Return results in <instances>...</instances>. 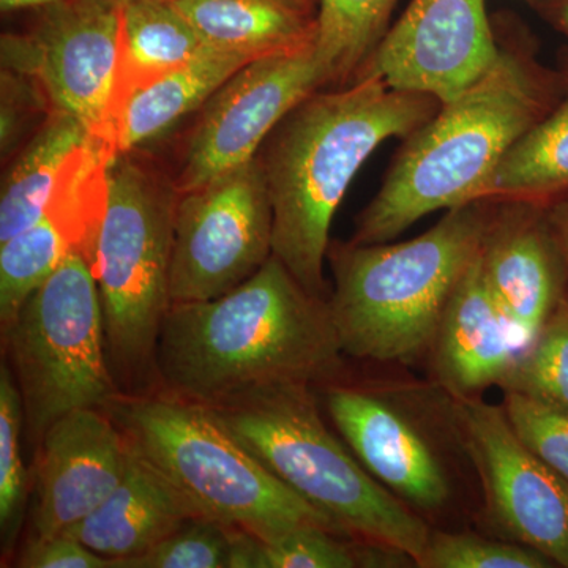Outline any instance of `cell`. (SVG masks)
Segmentation results:
<instances>
[{"instance_id": "cell-18", "label": "cell", "mask_w": 568, "mask_h": 568, "mask_svg": "<svg viewBox=\"0 0 568 568\" xmlns=\"http://www.w3.org/2000/svg\"><path fill=\"white\" fill-rule=\"evenodd\" d=\"M193 518H197L196 511L181 493L130 448L121 484L67 534L110 559L114 568L122 560L144 555Z\"/></svg>"}, {"instance_id": "cell-34", "label": "cell", "mask_w": 568, "mask_h": 568, "mask_svg": "<svg viewBox=\"0 0 568 568\" xmlns=\"http://www.w3.org/2000/svg\"><path fill=\"white\" fill-rule=\"evenodd\" d=\"M541 13L568 37V0H534Z\"/></svg>"}, {"instance_id": "cell-31", "label": "cell", "mask_w": 568, "mask_h": 568, "mask_svg": "<svg viewBox=\"0 0 568 568\" xmlns=\"http://www.w3.org/2000/svg\"><path fill=\"white\" fill-rule=\"evenodd\" d=\"M503 407L526 447L568 481L567 410L514 392H504Z\"/></svg>"}, {"instance_id": "cell-24", "label": "cell", "mask_w": 568, "mask_h": 568, "mask_svg": "<svg viewBox=\"0 0 568 568\" xmlns=\"http://www.w3.org/2000/svg\"><path fill=\"white\" fill-rule=\"evenodd\" d=\"M396 0H317L316 47L342 88L355 80L388 31Z\"/></svg>"}, {"instance_id": "cell-11", "label": "cell", "mask_w": 568, "mask_h": 568, "mask_svg": "<svg viewBox=\"0 0 568 568\" xmlns=\"http://www.w3.org/2000/svg\"><path fill=\"white\" fill-rule=\"evenodd\" d=\"M459 443L480 485L487 532L568 568V481L526 447L503 406L454 398Z\"/></svg>"}, {"instance_id": "cell-13", "label": "cell", "mask_w": 568, "mask_h": 568, "mask_svg": "<svg viewBox=\"0 0 568 568\" xmlns=\"http://www.w3.org/2000/svg\"><path fill=\"white\" fill-rule=\"evenodd\" d=\"M119 28L121 9L99 0H63L44 9L29 36L3 37V65L39 82L54 111L73 115L110 148Z\"/></svg>"}, {"instance_id": "cell-20", "label": "cell", "mask_w": 568, "mask_h": 568, "mask_svg": "<svg viewBox=\"0 0 568 568\" xmlns=\"http://www.w3.org/2000/svg\"><path fill=\"white\" fill-rule=\"evenodd\" d=\"M179 13L219 50L254 58L316 43L317 13L291 0H173Z\"/></svg>"}, {"instance_id": "cell-12", "label": "cell", "mask_w": 568, "mask_h": 568, "mask_svg": "<svg viewBox=\"0 0 568 568\" xmlns=\"http://www.w3.org/2000/svg\"><path fill=\"white\" fill-rule=\"evenodd\" d=\"M331 84L316 43L261 55L235 71L205 103L186 145L178 193L203 186L257 156L280 122Z\"/></svg>"}, {"instance_id": "cell-28", "label": "cell", "mask_w": 568, "mask_h": 568, "mask_svg": "<svg viewBox=\"0 0 568 568\" xmlns=\"http://www.w3.org/2000/svg\"><path fill=\"white\" fill-rule=\"evenodd\" d=\"M24 409L20 388L6 362L0 365V537L3 555L17 545L29 496V474L22 459Z\"/></svg>"}, {"instance_id": "cell-6", "label": "cell", "mask_w": 568, "mask_h": 568, "mask_svg": "<svg viewBox=\"0 0 568 568\" xmlns=\"http://www.w3.org/2000/svg\"><path fill=\"white\" fill-rule=\"evenodd\" d=\"M316 392L308 384H275L212 407L254 457L346 536L399 549L417 567L432 526L328 428Z\"/></svg>"}, {"instance_id": "cell-15", "label": "cell", "mask_w": 568, "mask_h": 568, "mask_svg": "<svg viewBox=\"0 0 568 568\" xmlns=\"http://www.w3.org/2000/svg\"><path fill=\"white\" fill-rule=\"evenodd\" d=\"M130 447L104 409L89 407L55 420L36 447L32 536L69 532L121 484Z\"/></svg>"}, {"instance_id": "cell-32", "label": "cell", "mask_w": 568, "mask_h": 568, "mask_svg": "<svg viewBox=\"0 0 568 568\" xmlns=\"http://www.w3.org/2000/svg\"><path fill=\"white\" fill-rule=\"evenodd\" d=\"M21 568H111V560L97 555L70 534L32 536L18 556Z\"/></svg>"}, {"instance_id": "cell-4", "label": "cell", "mask_w": 568, "mask_h": 568, "mask_svg": "<svg viewBox=\"0 0 568 568\" xmlns=\"http://www.w3.org/2000/svg\"><path fill=\"white\" fill-rule=\"evenodd\" d=\"M496 201L448 209L399 244H331L332 321L346 357L413 365L428 354L440 316L480 252Z\"/></svg>"}, {"instance_id": "cell-5", "label": "cell", "mask_w": 568, "mask_h": 568, "mask_svg": "<svg viewBox=\"0 0 568 568\" xmlns=\"http://www.w3.org/2000/svg\"><path fill=\"white\" fill-rule=\"evenodd\" d=\"M104 410L134 454L166 478L197 517L263 541L306 526L346 536L254 457L215 407L156 390L118 395Z\"/></svg>"}, {"instance_id": "cell-8", "label": "cell", "mask_w": 568, "mask_h": 568, "mask_svg": "<svg viewBox=\"0 0 568 568\" xmlns=\"http://www.w3.org/2000/svg\"><path fill=\"white\" fill-rule=\"evenodd\" d=\"M335 432L362 466L435 528L459 506V443L454 396L417 381L349 383L347 376L316 387Z\"/></svg>"}, {"instance_id": "cell-29", "label": "cell", "mask_w": 568, "mask_h": 568, "mask_svg": "<svg viewBox=\"0 0 568 568\" xmlns=\"http://www.w3.org/2000/svg\"><path fill=\"white\" fill-rule=\"evenodd\" d=\"M418 568H549L537 549L470 530L432 528Z\"/></svg>"}, {"instance_id": "cell-22", "label": "cell", "mask_w": 568, "mask_h": 568, "mask_svg": "<svg viewBox=\"0 0 568 568\" xmlns=\"http://www.w3.org/2000/svg\"><path fill=\"white\" fill-rule=\"evenodd\" d=\"M91 138L73 115L52 112L50 121L33 136L3 179L0 244L40 220L71 153Z\"/></svg>"}, {"instance_id": "cell-19", "label": "cell", "mask_w": 568, "mask_h": 568, "mask_svg": "<svg viewBox=\"0 0 568 568\" xmlns=\"http://www.w3.org/2000/svg\"><path fill=\"white\" fill-rule=\"evenodd\" d=\"M207 47L173 2L140 0L122 7L108 112L110 148L115 156L119 123L134 97Z\"/></svg>"}, {"instance_id": "cell-2", "label": "cell", "mask_w": 568, "mask_h": 568, "mask_svg": "<svg viewBox=\"0 0 568 568\" xmlns=\"http://www.w3.org/2000/svg\"><path fill=\"white\" fill-rule=\"evenodd\" d=\"M443 103L428 93L396 91L365 77L334 92H315L274 130L263 162L272 216V254L297 282L328 298V234L347 186L390 138L405 141Z\"/></svg>"}, {"instance_id": "cell-1", "label": "cell", "mask_w": 568, "mask_h": 568, "mask_svg": "<svg viewBox=\"0 0 568 568\" xmlns=\"http://www.w3.org/2000/svg\"><path fill=\"white\" fill-rule=\"evenodd\" d=\"M345 358L328 298L272 254L222 297L171 305L156 368L162 390L216 406L275 384L325 386L346 376Z\"/></svg>"}, {"instance_id": "cell-35", "label": "cell", "mask_w": 568, "mask_h": 568, "mask_svg": "<svg viewBox=\"0 0 568 568\" xmlns=\"http://www.w3.org/2000/svg\"><path fill=\"white\" fill-rule=\"evenodd\" d=\"M63 0H0V9L3 13L9 11L24 10V9H50V7L58 6Z\"/></svg>"}, {"instance_id": "cell-10", "label": "cell", "mask_w": 568, "mask_h": 568, "mask_svg": "<svg viewBox=\"0 0 568 568\" xmlns=\"http://www.w3.org/2000/svg\"><path fill=\"white\" fill-rule=\"evenodd\" d=\"M271 197L260 155L179 193L170 294L173 304L222 297L272 256Z\"/></svg>"}, {"instance_id": "cell-14", "label": "cell", "mask_w": 568, "mask_h": 568, "mask_svg": "<svg viewBox=\"0 0 568 568\" xmlns=\"http://www.w3.org/2000/svg\"><path fill=\"white\" fill-rule=\"evenodd\" d=\"M497 55L485 0H413L354 81L379 77L444 104L476 84Z\"/></svg>"}, {"instance_id": "cell-9", "label": "cell", "mask_w": 568, "mask_h": 568, "mask_svg": "<svg viewBox=\"0 0 568 568\" xmlns=\"http://www.w3.org/2000/svg\"><path fill=\"white\" fill-rule=\"evenodd\" d=\"M2 339L33 447L59 418L89 407L104 409L121 395L108 361L99 284L84 254H67L2 327Z\"/></svg>"}, {"instance_id": "cell-36", "label": "cell", "mask_w": 568, "mask_h": 568, "mask_svg": "<svg viewBox=\"0 0 568 568\" xmlns=\"http://www.w3.org/2000/svg\"><path fill=\"white\" fill-rule=\"evenodd\" d=\"M104 6L114 7V9H122V7L129 6V3L140 2V0H99ZM163 2H173V0H163Z\"/></svg>"}, {"instance_id": "cell-16", "label": "cell", "mask_w": 568, "mask_h": 568, "mask_svg": "<svg viewBox=\"0 0 568 568\" xmlns=\"http://www.w3.org/2000/svg\"><path fill=\"white\" fill-rule=\"evenodd\" d=\"M478 260L497 305L528 345L568 295L566 265L545 204L496 201Z\"/></svg>"}, {"instance_id": "cell-7", "label": "cell", "mask_w": 568, "mask_h": 568, "mask_svg": "<svg viewBox=\"0 0 568 568\" xmlns=\"http://www.w3.org/2000/svg\"><path fill=\"white\" fill-rule=\"evenodd\" d=\"M179 193L122 153L110 166L106 215L97 242L108 361L119 392L162 390L156 349L170 294Z\"/></svg>"}, {"instance_id": "cell-26", "label": "cell", "mask_w": 568, "mask_h": 568, "mask_svg": "<svg viewBox=\"0 0 568 568\" xmlns=\"http://www.w3.org/2000/svg\"><path fill=\"white\" fill-rule=\"evenodd\" d=\"M73 252L58 224L41 215L32 226L0 244V325L17 317L22 305Z\"/></svg>"}, {"instance_id": "cell-25", "label": "cell", "mask_w": 568, "mask_h": 568, "mask_svg": "<svg viewBox=\"0 0 568 568\" xmlns=\"http://www.w3.org/2000/svg\"><path fill=\"white\" fill-rule=\"evenodd\" d=\"M416 560L399 549L306 526L261 540L260 568H405Z\"/></svg>"}, {"instance_id": "cell-33", "label": "cell", "mask_w": 568, "mask_h": 568, "mask_svg": "<svg viewBox=\"0 0 568 568\" xmlns=\"http://www.w3.org/2000/svg\"><path fill=\"white\" fill-rule=\"evenodd\" d=\"M545 215L549 231L555 237L564 265H566L568 282V193L545 204Z\"/></svg>"}, {"instance_id": "cell-21", "label": "cell", "mask_w": 568, "mask_h": 568, "mask_svg": "<svg viewBox=\"0 0 568 568\" xmlns=\"http://www.w3.org/2000/svg\"><path fill=\"white\" fill-rule=\"evenodd\" d=\"M253 59L256 58L248 52L207 47L192 61L138 93L119 123L118 156L168 132L183 115L203 106L235 71Z\"/></svg>"}, {"instance_id": "cell-30", "label": "cell", "mask_w": 568, "mask_h": 568, "mask_svg": "<svg viewBox=\"0 0 568 568\" xmlns=\"http://www.w3.org/2000/svg\"><path fill=\"white\" fill-rule=\"evenodd\" d=\"M234 529L213 519L193 518L144 555L114 568H230Z\"/></svg>"}, {"instance_id": "cell-17", "label": "cell", "mask_w": 568, "mask_h": 568, "mask_svg": "<svg viewBox=\"0 0 568 568\" xmlns=\"http://www.w3.org/2000/svg\"><path fill=\"white\" fill-rule=\"evenodd\" d=\"M521 339L493 297L478 254L440 316L428 357L432 381L457 399L503 386Z\"/></svg>"}, {"instance_id": "cell-37", "label": "cell", "mask_w": 568, "mask_h": 568, "mask_svg": "<svg viewBox=\"0 0 568 568\" xmlns=\"http://www.w3.org/2000/svg\"><path fill=\"white\" fill-rule=\"evenodd\" d=\"M291 2L301 7V9L312 11V13H317V0H291Z\"/></svg>"}, {"instance_id": "cell-3", "label": "cell", "mask_w": 568, "mask_h": 568, "mask_svg": "<svg viewBox=\"0 0 568 568\" xmlns=\"http://www.w3.org/2000/svg\"><path fill=\"white\" fill-rule=\"evenodd\" d=\"M551 108V81L532 55L499 43L495 65L406 138L351 242H390L429 213L480 201L508 149Z\"/></svg>"}, {"instance_id": "cell-23", "label": "cell", "mask_w": 568, "mask_h": 568, "mask_svg": "<svg viewBox=\"0 0 568 568\" xmlns=\"http://www.w3.org/2000/svg\"><path fill=\"white\" fill-rule=\"evenodd\" d=\"M568 193V91L503 156L480 200L547 204Z\"/></svg>"}, {"instance_id": "cell-27", "label": "cell", "mask_w": 568, "mask_h": 568, "mask_svg": "<svg viewBox=\"0 0 568 568\" xmlns=\"http://www.w3.org/2000/svg\"><path fill=\"white\" fill-rule=\"evenodd\" d=\"M500 390L568 413V295L536 338L519 351Z\"/></svg>"}]
</instances>
